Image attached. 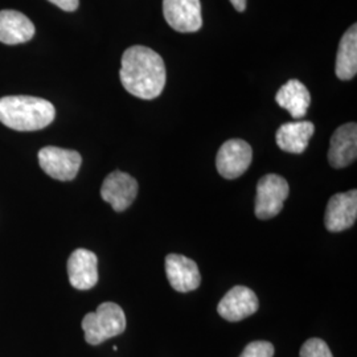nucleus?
Returning a JSON list of instances; mask_svg holds the SVG:
<instances>
[{
	"label": "nucleus",
	"mask_w": 357,
	"mask_h": 357,
	"mask_svg": "<svg viewBox=\"0 0 357 357\" xmlns=\"http://www.w3.org/2000/svg\"><path fill=\"white\" fill-rule=\"evenodd\" d=\"M315 126L308 121H298L284 123L278 128L275 141L282 151L290 153H302L314 135Z\"/></svg>",
	"instance_id": "nucleus-15"
},
{
	"label": "nucleus",
	"mask_w": 357,
	"mask_h": 357,
	"mask_svg": "<svg viewBox=\"0 0 357 357\" xmlns=\"http://www.w3.org/2000/svg\"><path fill=\"white\" fill-rule=\"evenodd\" d=\"M253 159V150L248 142L229 139L217 153L216 167L222 178L233 180L246 172Z\"/></svg>",
	"instance_id": "nucleus-6"
},
{
	"label": "nucleus",
	"mask_w": 357,
	"mask_h": 357,
	"mask_svg": "<svg viewBox=\"0 0 357 357\" xmlns=\"http://www.w3.org/2000/svg\"><path fill=\"white\" fill-rule=\"evenodd\" d=\"M35 26L24 13L15 10L0 11V43L17 45L35 36Z\"/></svg>",
	"instance_id": "nucleus-14"
},
{
	"label": "nucleus",
	"mask_w": 357,
	"mask_h": 357,
	"mask_svg": "<svg viewBox=\"0 0 357 357\" xmlns=\"http://www.w3.org/2000/svg\"><path fill=\"white\" fill-rule=\"evenodd\" d=\"M82 330L88 344H101L105 340L125 332L126 315L116 303L105 302L96 312H89L84 317Z\"/></svg>",
	"instance_id": "nucleus-3"
},
{
	"label": "nucleus",
	"mask_w": 357,
	"mask_h": 357,
	"mask_svg": "<svg viewBox=\"0 0 357 357\" xmlns=\"http://www.w3.org/2000/svg\"><path fill=\"white\" fill-rule=\"evenodd\" d=\"M119 77L123 88L141 100H153L166 86L163 59L151 48L134 45L122 56Z\"/></svg>",
	"instance_id": "nucleus-1"
},
{
	"label": "nucleus",
	"mask_w": 357,
	"mask_h": 357,
	"mask_svg": "<svg viewBox=\"0 0 357 357\" xmlns=\"http://www.w3.org/2000/svg\"><path fill=\"white\" fill-rule=\"evenodd\" d=\"M82 158L73 150L48 146L38 151V165L51 178L60 181H70L76 178Z\"/></svg>",
	"instance_id": "nucleus-5"
},
{
	"label": "nucleus",
	"mask_w": 357,
	"mask_h": 357,
	"mask_svg": "<svg viewBox=\"0 0 357 357\" xmlns=\"http://www.w3.org/2000/svg\"><path fill=\"white\" fill-rule=\"evenodd\" d=\"M56 109L50 101L31 96L0 98V122L16 131H38L54 121Z\"/></svg>",
	"instance_id": "nucleus-2"
},
{
	"label": "nucleus",
	"mask_w": 357,
	"mask_h": 357,
	"mask_svg": "<svg viewBox=\"0 0 357 357\" xmlns=\"http://www.w3.org/2000/svg\"><path fill=\"white\" fill-rule=\"evenodd\" d=\"M357 156V125L347 123L332 135L328 150V162L333 168H344L352 165Z\"/></svg>",
	"instance_id": "nucleus-13"
},
{
	"label": "nucleus",
	"mask_w": 357,
	"mask_h": 357,
	"mask_svg": "<svg viewBox=\"0 0 357 357\" xmlns=\"http://www.w3.org/2000/svg\"><path fill=\"white\" fill-rule=\"evenodd\" d=\"M258 306V298L253 290L245 286H236L220 301L217 312L228 321H241L255 314Z\"/></svg>",
	"instance_id": "nucleus-10"
},
{
	"label": "nucleus",
	"mask_w": 357,
	"mask_h": 357,
	"mask_svg": "<svg viewBox=\"0 0 357 357\" xmlns=\"http://www.w3.org/2000/svg\"><path fill=\"white\" fill-rule=\"evenodd\" d=\"M138 195V181L122 171H114L103 180L101 196L115 212H123Z\"/></svg>",
	"instance_id": "nucleus-8"
},
{
	"label": "nucleus",
	"mask_w": 357,
	"mask_h": 357,
	"mask_svg": "<svg viewBox=\"0 0 357 357\" xmlns=\"http://www.w3.org/2000/svg\"><path fill=\"white\" fill-rule=\"evenodd\" d=\"M48 1H51L54 6H57L59 8L64 10L66 13L76 11L79 6V0H48Z\"/></svg>",
	"instance_id": "nucleus-20"
},
{
	"label": "nucleus",
	"mask_w": 357,
	"mask_h": 357,
	"mask_svg": "<svg viewBox=\"0 0 357 357\" xmlns=\"http://www.w3.org/2000/svg\"><path fill=\"white\" fill-rule=\"evenodd\" d=\"M68 275L77 290H90L98 282V259L88 249H77L68 259Z\"/></svg>",
	"instance_id": "nucleus-11"
},
{
	"label": "nucleus",
	"mask_w": 357,
	"mask_h": 357,
	"mask_svg": "<svg viewBox=\"0 0 357 357\" xmlns=\"http://www.w3.org/2000/svg\"><path fill=\"white\" fill-rule=\"evenodd\" d=\"M357 72V26L354 24L340 40L336 56V76L349 81Z\"/></svg>",
	"instance_id": "nucleus-17"
},
{
	"label": "nucleus",
	"mask_w": 357,
	"mask_h": 357,
	"mask_svg": "<svg viewBox=\"0 0 357 357\" xmlns=\"http://www.w3.org/2000/svg\"><path fill=\"white\" fill-rule=\"evenodd\" d=\"M301 357H333L332 356L331 349L328 344L318 339L312 337L308 339L305 344L301 348Z\"/></svg>",
	"instance_id": "nucleus-18"
},
{
	"label": "nucleus",
	"mask_w": 357,
	"mask_h": 357,
	"mask_svg": "<svg viewBox=\"0 0 357 357\" xmlns=\"http://www.w3.org/2000/svg\"><path fill=\"white\" fill-rule=\"evenodd\" d=\"M357 217V191L344 192L333 195L326 209V228L332 231H343L349 229Z\"/></svg>",
	"instance_id": "nucleus-9"
},
{
	"label": "nucleus",
	"mask_w": 357,
	"mask_h": 357,
	"mask_svg": "<svg viewBox=\"0 0 357 357\" xmlns=\"http://www.w3.org/2000/svg\"><path fill=\"white\" fill-rule=\"evenodd\" d=\"M275 101L293 118L301 119L307 114L311 105V94L301 81L290 79L278 90Z\"/></svg>",
	"instance_id": "nucleus-16"
},
{
	"label": "nucleus",
	"mask_w": 357,
	"mask_h": 357,
	"mask_svg": "<svg viewBox=\"0 0 357 357\" xmlns=\"http://www.w3.org/2000/svg\"><path fill=\"white\" fill-rule=\"evenodd\" d=\"M166 273L169 284L178 293L193 291L202 282L200 270L196 262L185 255H167Z\"/></svg>",
	"instance_id": "nucleus-12"
},
{
	"label": "nucleus",
	"mask_w": 357,
	"mask_h": 357,
	"mask_svg": "<svg viewBox=\"0 0 357 357\" xmlns=\"http://www.w3.org/2000/svg\"><path fill=\"white\" fill-rule=\"evenodd\" d=\"M163 15L176 32L192 33L203 26L200 0H163Z\"/></svg>",
	"instance_id": "nucleus-7"
},
{
	"label": "nucleus",
	"mask_w": 357,
	"mask_h": 357,
	"mask_svg": "<svg viewBox=\"0 0 357 357\" xmlns=\"http://www.w3.org/2000/svg\"><path fill=\"white\" fill-rule=\"evenodd\" d=\"M274 356V345L268 342L257 340L245 347L240 357H273Z\"/></svg>",
	"instance_id": "nucleus-19"
},
{
	"label": "nucleus",
	"mask_w": 357,
	"mask_h": 357,
	"mask_svg": "<svg viewBox=\"0 0 357 357\" xmlns=\"http://www.w3.org/2000/svg\"><path fill=\"white\" fill-rule=\"evenodd\" d=\"M290 187L286 178L277 174H268L257 184L255 216L268 220L277 216L283 208L284 200L289 197Z\"/></svg>",
	"instance_id": "nucleus-4"
},
{
	"label": "nucleus",
	"mask_w": 357,
	"mask_h": 357,
	"mask_svg": "<svg viewBox=\"0 0 357 357\" xmlns=\"http://www.w3.org/2000/svg\"><path fill=\"white\" fill-rule=\"evenodd\" d=\"M230 3L238 13H243L246 10V0H230Z\"/></svg>",
	"instance_id": "nucleus-21"
}]
</instances>
